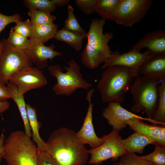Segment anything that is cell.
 Masks as SVG:
<instances>
[{"label": "cell", "mask_w": 165, "mask_h": 165, "mask_svg": "<svg viewBox=\"0 0 165 165\" xmlns=\"http://www.w3.org/2000/svg\"><path fill=\"white\" fill-rule=\"evenodd\" d=\"M58 28V25L54 23L43 25L32 24L31 38H36L44 44L50 39L54 38Z\"/></svg>", "instance_id": "7402d4cb"}, {"label": "cell", "mask_w": 165, "mask_h": 165, "mask_svg": "<svg viewBox=\"0 0 165 165\" xmlns=\"http://www.w3.org/2000/svg\"><path fill=\"white\" fill-rule=\"evenodd\" d=\"M48 152L57 165H83L89 154L76 133L66 128L56 129L50 135L47 142Z\"/></svg>", "instance_id": "6da1fadb"}, {"label": "cell", "mask_w": 165, "mask_h": 165, "mask_svg": "<svg viewBox=\"0 0 165 165\" xmlns=\"http://www.w3.org/2000/svg\"><path fill=\"white\" fill-rule=\"evenodd\" d=\"M96 0H76L75 4L85 14L90 15L95 12Z\"/></svg>", "instance_id": "4dcf8cb0"}, {"label": "cell", "mask_w": 165, "mask_h": 165, "mask_svg": "<svg viewBox=\"0 0 165 165\" xmlns=\"http://www.w3.org/2000/svg\"><path fill=\"white\" fill-rule=\"evenodd\" d=\"M86 34L68 30L63 28L57 30L54 38L57 41L66 43L75 50L79 51L82 48L83 40L86 38Z\"/></svg>", "instance_id": "44dd1931"}, {"label": "cell", "mask_w": 165, "mask_h": 165, "mask_svg": "<svg viewBox=\"0 0 165 165\" xmlns=\"http://www.w3.org/2000/svg\"><path fill=\"white\" fill-rule=\"evenodd\" d=\"M11 98V94L9 87L0 82V101H7Z\"/></svg>", "instance_id": "836d02e7"}, {"label": "cell", "mask_w": 165, "mask_h": 165, "mask_svg": "<svg viewBox=\"0 0 165 165\" xmlns=\"http://www.w3.org/2000/svg\"><path fill=\"white\" fill-rule=\"evenodd\" d=\"M5 140V137L3 131L0 136V165L2 158Z\"/></svg>", "instance_id": "e575fe53"}, {"label": "cell", "mask_w": 165, "mask_h": 165, "mask_svg": "<svg viewBox=\"0 0 165 165\" xmlns=\"http://www.w3.org/2000/svg\"><path fill=\"white\" fill-rule=\"evenodd\" d=\"M141 157L153 165H165V146L156 145L152 152Z\"/></svg>", "instance_id": "83f0119b"}, {"label": "cell", "mask_w": 165, "mask_h": 165, "mask_svg": "<svg viewBox=\"0 0 165 165\" xmlns=\"http://www.w3.org/2000/svg\"><path fill=\"white\" fill-rule=\"evenodd\" d=\"M120 0H96L95 12L106 20L115 21Z\"/></svg>", "instance_id": "ffe728a7"}, {"label": "cell", "mask_w": 165, "mask_h": 165, "mask_svg": "<svg viewBox=\"0 0 165 165\" xmlns=\"http://www.w3.org/2000/svg\"><path fill=\"white\" fill-rule=\"evenodd\" d=\"M9 82L15 86L19 93L22 95L31 90L40 88L48 84L47 79L42 71L32 66L16 72L10 78Z\"/></svg>", "instance_id": "9c48e42d"}, {"label": "cell", "mask_w": 165, "mask_h": 165, "mask_svg": "<svg viewBox=\"0 0 165 165\" xmlns=\"http://www.w3.org/2000/svg\"><path fill=\"white\" fill-rule=\"evenodd\" d=\"M132 48L140 52L147 48L152 54H165V31L159 30L151 31L146 33Z\"/></svg>", "instance_id": "2e32d148"}, {"label": "cell", "mask_w": 165, "mask_h": 165, "mask_svg": "<svg viewBox=\"0 0 165 165\" xmlns=\"http://www.w3.org/2000/svg\"><path fill=\"white\" fill-rule=\"evenodd\" d=\"M67 63L68 66H64L66 72H63L59 64L50 65L48 68L50 73L57 80L52 89L55 94L69 96L78 89L89 90L93 85L84 79L75 60L72 59Z\"/></svg>", "instance_id": "5b68a950"}, {"label": "cell", "mask_w": 165, "mask_h": 165, "mask_svg": "<svg viewBox=\"0 0 165 165\" xmlns=\"http://www.w3.org/2000/svg\"><path fill=\"white\" fill-rule=\"evenodd\" d=\"M20 20L21 17L19 13L8 16L0 13V33L8 24L13 23H16Z\"/></svg>", "instance_id": "1f68e13d"}, {"label": "cell", "mask_w": 165, "mask_h": 165, "mask_svg": "<svg viewBox=\"0 0 165 165\" xmlns=\"http://www.w3.org/2000/svg\"><path fill=\"white\" fill-rule=\"evenodd\" d=\"M103 70L97 85L102 102L121 104L138 74L133 69L118 65L108 66Z\"/></svg>", "instance_id": "7a4b0ae2"}, {"label": "cell", "mask_w": 165, "mask_h": 165, "mask_svg": "<svg viewBox=\"0 0 165 165\" xmlns=\"http://www.w3.org/2000/svg\"><path fill=\"white\" fill-rule=\"evenodd\" d=\"M126 123L134 132L150 139L155 146H165V126L148 124L144 122L143 120L136 118L130 119Z\"/></svg>", "instance_id": "5bb4252c"}, {"label": "cell", "mask_w": 165, "mask_h": 165, "mask_svg": "<svg viewBox=\"0 0 165 165\" xmlns=\"http://www.w3.org/2000/svg\"><path fill=\"white\" fill-rule=\"evenodd\" d=\"M102 116L108 121L109 124L112 127L113 130L119 132L127 126L126 122L134 118L140 119L148 121L153 124H160L152 119L144 118L130 112L123 108L121 104L115 102H109L103 110Z\"/></svg>", "instance_id": "30bf717a"}, {"label": "cell", "mask_w": 165, "mask_h": 165, "mask_svg": "<svg viewBox=\"0 0 165 165\" xmlns=\"http://www.w3.org/2000/svg\"><path fill=\"white\" fill-rule=\"evenodd\" d=\"M4 46V42L3 40L0 41V56Z\"/></svg>", "instance_id": "74e56055"}, {"label": "cell", "mask_w": 165, "mask_h": 165, "mask_svg": "<svg viewBox=\"0 0 165 165\" xmlns=\"http://www.w3.org/2000/svg\"><path fill=\"white\" fill-rule=\"evenodd\" d=\"M28 15L31 22L34 25L50 24L53 23L57 17L48 12L34 9H30Z\"/></svg>", "instance_id": "cb8c5ba5"}, {"label": "cell", "mask_w": 165, "mask_h": 165, "mask_svg": "<svg viewBox=\"0 0 165 165\" xmlns=\"http://www.w3.org/2000/svg\"><path fill=\"white\" fill-rule=\"evenodd\" d=\"M104 142L99 147L89 150L91 158L89 163L100 165L109 159L117 160L127 153L122 144L119 132L114 130L102 137Z\"/></svg>", "instance_id": "52a82bcc"}, {"label": "cell", "mask_w": 165, "mask_h": 165, "mask_svg": "<svg viewBox=\"0 0 165 165\" xmlns=\"http://www.w3.org/2000/svg\"><path fill=\"white\" fill-rule=\"evenodd\" d=\"M154 54L148 50L141 53L133 48L128 52L121 54L112 53L104 62L101 68L104 69L108 66L118 65L131 69L138 73V70L141 65Z\"/></svg>", "instance_id": "8fae6325"}, {"label": "cell", "mask_w": 165, "mask_h": 165, "mask_svg": "<svg viewBox=\"0 0 165 165\" xmlns=\"http://www.w3.org/2000/svg\"><path fill=\"white\" fill-rule=\"evenodd\" d=\"M68 16L64 22L63 27L68 30L78 32L82 34H86L87 32L81 27L74 15V9L70 5L67 7Z\"/></svg>", "instance_id": "4316f807"}, {"label": "cell", "mask_w": 165, "mask_h": 165, "mask_svg": "<svg viewBox=\"0 0 165 165\" xmlns=\"http://www.w3.org/2000/svg\"><path fill=\"white\" fill-rule=\"evenodd\" d=\"M6 40L11 46L17 50L25 51L27 49L29 39L16 32L12 28Z\"/></svg>", "instance_id": "484cf974"}, {"label": "cell", "mask_w": 165, "mask_h": 165, "mask_svg": "<svg viewBox=\"0 0 165 165\" xmlns=\"http://www.w3.org/2000/svg\"><path fill=\"white\" fill-rule=\"evenodd\" d=\"M159 85L157 82L138 74L130 90L133 98L131 111L152 119L158 104Z\"/></svg>", "instance_id": "277c9868"}, {"label": "cell", "mask_w": 165, "mask_h": 165, "mask_svg": "<svg viewBox=\"0 0 165 165\" xmlns=\"http://www.w3.org/2000/svg\"><path fill=\"white\" fill-rule=\"evenodd\" d=\"M55 48L53 45L46 46L36 38H31L25 52L32 63L40 69L47 66L48 60L52 61L56 57H62V53L55 51Z\"/></svg>", "instance_id": "7c38bea8"}, {"label": "cell", "mask_w": 165, "mask_h": 165, "mask_svg": "<svg viewBox=\"0 0 165 165\" xmlns=\"http://www.w3.org/2000/svg\"><path fill=\"white\" fill-rule=\"evenodd\" d=\"M122 144L127 153H142L147 145L153 144L148 138L139 133L134 132L127 138L122 140Z\"/></svg>", "instance_id": "ac0fdd59"}, {"label": "cell", "mask_w": 165, "mask_h": 165, "mask_svg": "<svg viewBox=\"0 0 165 165\" xmlns=\"http://www.w3.org/2000/svg\"><path fill=\"white\" fill-rule=\"evenodd\" d=\"M113 165H153L135 153H127L120 157L118 162Z\"/></svg>", "instance_id": "f1b7e54d"}, {"label": "cell", "mask_w": 165, "mask_h": 165, "mask_svg": "<svg viewBox=\"0 0 165 165\" xmlns=\"http://www.w3.org/2000/svg\"><path fill=\"white\" fill-rule=\"evenodd\" d=\"M6 85L10 90L11 98L15 103L19 110L24 123V133L28 137L31 138L32 133L27 116L26 104L24 95L20 94L16 86L11 83L8 82Z\"/></svg>", "instance_id": "d6986e66"}, {"label": "cell", "mask_w": 165, "mask_h": 165, "mask_svg": "<svg viewBox=\"0 0 165 165\" xmlns=\"http://www.w3.org/2000/svg\"><path fill=\"white\" fill-rule=\"evenodd\" d=\"M28 119L31 127L33 141L35 142L39 152H48V145L41 137L39 134L40 124L37 119L35 108L30 104H26Z\"/></svg>", "instance_id": "e0dca14e"}, {"label": "cell", "mask_w": 165, "mask_h": 165, "mask_svg": "<svg viewBox=\"0 0 165 165\" xmlns=\"http://www.w3.org/2000/svg\"><path fill=\"white\" fill-rule=\"evenodd\" d=\"M37 165H57L54 160L48 152H38Z\"/></svg>", "instance_id": "d6a6232c"}, {"label": "cell", "mask_w": 165, "mask_h": 165, "mask_svg": "<svg viewBox=\"0 0 165 165\" xmlns=\"http://www.w3.org/2000/svg\"><path fill=\"white\" fill-rule=\"evenodd\" d=\"M51 1L56 7L66 6L70 2V0H52Z\"/></svg>", "instance_id": "d590c367"}, {"label": "cell", "mask_w": 165, "mask_h": 165, "mask_svg": "<svg viewBox=\"0 0 165 165\" xmlns=\"http://www.w3.org/2000/svg\"><path fill=\"white\" fill-rule=\"evenodd\" d=\"M152 0H120L115 22L131 27L144 17L152 4Z\"/></svg>", "instance_id": "ba28073f"}, {"label": "cell", "mask_w": 165, "mask_h": 165, "mask_svg": "<svg viewBox=\"0 0 165 165\" xmlns=\"http://www.w3.org/2000/svg\"><path fill=\"white\" fill-rule=\"evenodd\" d=\"M95 90L91 89L87 92L86 99L89 104L88 108L82 127L76 133L78 138L85 145L88 144L91 148L97 147L104 142L102 137L99 138L96 135L93 123V104L91 102L92 95Z\"/></svg>", "instance_id": "4fadbf2b"}, {"label": "cell", "mask_w": 165, "mask_h": 165, "mask_svg": "<svg viewBox=\"0 0 165 165\" xmlns=\"http://www.w3.org/2000/svg\"><path fill=\"white\" fill-rule=\"evenodd\" d=\"M105 20L101 19H93L87 33L86 44L81 54L83 65L91 70L97 68L108 58L112 53L108 46L113 37L112 33L103 32Z\"/></svg>", "instance_id": "3957f363"}, {"label": "cell", "mask_w": 165, "mask_h": 165, "mask_svg": "<svg viewBox=\"0 0 165 165\" xmlns=\"http://www.w3.org/2000/svg\"><path fill=\"white\" fill-rule=\"evenodd\" d=\"M138 72L157 82L165 81V54L154 55L141 65Z\"/></svg>", "instance_id": "9a60e30c"}, {"label": "cell", "mask_w": 165, "mask_h": 165, "mask_svg": "<svg viewBox=\"0 0 165 165\" xmlns=\"http://www.w3.org/2000/svg\"><path fill=\"white\" fill-rule=\"evenodd\" d=\"M23 2L24 5L29 9H34L50 13L56 9V7L51 0H24Z\"/></svg>", "instance_id": "d4e9b609"}, {"label": "cell", "mask_w": 165, "mask_h": 165, "mask_svg": "<svg viewBox=\"0 0 165 165\" xmlns=\"http://www.w3.org/2000/svg\"><path fill=\"white\" fill-rule=\"evenodd\" d=\"M32 24L28 19L24 21L20 20L16 23L11 28L16 32L29 38L31 37Z\"/></svg>", "instance_id": "f546056e"}, {"label": "cell", "mask_w": 165, "mask_h": 165, "mask_svg": "<svg viewBox=\"0 0 165 165\" xmlns=\"http://www.w3.org/2000/svg\"><path fill=\"white\" fill-rule=\"evenodd\" d=\"M3 48L0 56V82L6 84L16 72L25 68L32 66V63L25 51L15 49L3 39Z\"/></svg>", "instance_id": "8992f818"}, {"label": "cell", "mask_w": 165, "mask_h": 165, "mask_svg": "<svg viewBox=\"0 0 165 165\" xmlns=\"http://www.w3.org/2000/svg\"><path fill=\"white\" fill-rule=\"evenodd\" d=\"M9 103L8 101H0V114L6 111L9 108Z\"/></svg>", "instance_id": "8d00e7d4"}, {"label": "cell", "mask_w": 165, "mask_h": 165, "mask_svg": "<svg viewBox=\"0 0 165 165\" xmlns=\"http://www.w3.org/2000/svg\"><path fill=\"white\" fill-rule=\"evenodd\" d=\"M158 94V105L152 119L165 126V81L161 82L159 85Z\"/></svg>", "instance_id": "603a6c76"}]
</instances>
